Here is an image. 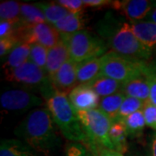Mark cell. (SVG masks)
Masks as SVG:
<instances>
[{"label":"cell","mask_w":156,"mask_h":156,"mask_svg":"<svg viewBox=\"0 0 156 156\" xmlns=\"http://www.w3.org/2000/svg\"><path fill=\"white\" fill-rule=\"evenodd\" d=\"M51 114L47 108L29 114L14 131L15 135L32 149L45 156L52 155L61 146Z\"/></svg>","instance_id":"6da1fadb"},{"label":"cell","mask_w":156,"mask_h":156,"mask_svg":"<svg viewBox=\"0 0 156 156\" xmlns=\"http://www.w3.org/2000/svg\"><path fill=\"white\" fill-rule=\"evenodd\" d=\"M47 108L62 135L71 141L86 142L87 137L77 112L73 108L67 94L57 91L46 100Z\"/></svg>","instance_id":"7a4b0ae2"},{"label":"cell","mask_w":156,"mask_h":156,"mask_svg":"<svg viewBox=\"0 0 156 156\" xmlns=\"http://www.w3.org/2000/svg\"><path fill=\"white\" fill-rule=\"evenodd\" d=\"M108 36V45L113 52L131 61H147L153 50L143 44L133 32L131 24L122 23L116 27L111 26Z\"/></svg>","instance_id":"3957f363"},{"label":"cell","mask_w":156,"mask_h":156,"mask_svg":"<svg viewBox=\"0 0 156 156\" xmlns=\"http://www.w3.org/2000/svg\"><path fill=\"white\" fill-rule=\"evenodd\" d=\"M77 115L86 134L85 143L89 150L97 147L115 150L109 139V130L113 123L110 117L99 108L78 111Z\"/></svg>","instance_id":"277c9868"},{"label":"cell","mask_w":156,"mask_h":156,"mask_svg":"<svg viewBox=\"0 0 156 156\" xmlns=\"http://www.w3.org/2000/svg\"><path fill=\"white\" fill-rule=\"evenodd\" d=\"M5 79L9 82L24 85L28 89L37 90L45 101L56 91L47 72L30 61L5 72Z\"/></svg>","instance_id":"5b68a950"},{"label":"cell","mask_w":156,"mask_h":156,"mask_svg":"<svg viewBox=\"0 0 156 156\" xmlns=\"http://www.w3.org/2000/svg\"><path fill=\"white\" fill-rule=\"evenodd\" d=\"M61 37L67 46L70 59L76 63L106 54L104 42L83 30L70 35H61Z\"/></svg>","instance_id":"8992f818"},{"label":"cell","mask_w":156,"mask_h":156,"mask_svg":"<svg viewBox=\"0 0 156 156\" xmlns=\"http://www.w3.org/2000/svg\"><path fill=\"white\" fill-rule=\"evenodd\" d=\"M140 75H142L141 62L131 61L113 51L107 52L101 56V76L115 79L124 84Z\"/></svg>","instance_id":"52a82bcc"},{"label":"cell","mask_w":156,"mask_h":156,"mask_svg":"<svg viewBox=\"0 0 156 156\" xmlns=\"http://www.w3.org/2000/svg\"><path fill=\"white\" fill-rule=\"evenodd\" d=\"M17 27V26H16ZM15 37L18 42L28 44H40L47 49L53 48L62 41L61 34L48 23H38L31 26L17 27Z\"/></svg>","instance_id":"ba28073f"},{"label":"cell","mask_w":156,"mask_h":156,"mask_svg":"<svg viewBox=\"0 0 156 156\" xmlns=\"http://www.w3.org/2000/svg\"><path fill=\"white\" fill-rule=\"evenodd\" d=\"M1 107L9 111H25L34 107L42 106L44 98L30 89H9L0 95Z\"/></svg>","instance_id":"9c48e42d"},{"label":"cell","mask_w":156,"mask_h":156,"mask_svg":"<svg viewBox=\"0 0 156 156\" xmlns=\"http://www.w3.org/2000/svg\"><path fill=\"white\" fill-rule=\"evenodd\" d=\"M155 2L148 0H125L113 1L111 6L115 10L122 11L125 17L134 23L147 18Z\"/></svg>","instance_id":"30bf717a"},{"label":"cell","mask_w":156,"mask_h":156,"mask_svg":"<svg viewBox=\"0 0 156 156\" xmlns=\"http://www.w3.org/2000/svg\"><path fill=\"white\" fill-rule=\"evenodd\" d=\"M68 97L76 112L95 109L99 106L100 96L89 84L76 85L69 93Z\"/></svg>","instance_id":"8fae6325"},{"label":"cell","mask_w":156,"mask_h":156,"mask_svg":"<svg viewBox=\"0 0 156 156\" xmlns=\"http://www.w3.org/2000/svg\"><path fill=\"white\" fill-rule=\"evenodd\" d=\"M77 64L69 59L51 77L53 86L57 91L68 94L78 85Z\"/></svg>","instance_id":"7c38bea8"},{"label":"cell","mask_w":156,"mask_h":156,"mask_svg":"<svg viewBox=\"0 0 156 156\" xmlns=\"http://www.w3.org/2000/svg\"><path fill=\"white\" fill-rule=\"evenodd\" d=\"M69 59L70 56L69 50L62 40L53 48L49 49L45 70L50 79L56 74V71Z\"/></svg>","instance_id":"4fadbf2b"},{"label":"cell","mask_w":156,"mask_h":156,"mask_svg":"<svg viewBox=\"0 0 156 156\" xmlns=\"http://www.w3.org/2000/svg\"><path fill=\"white\" fill-rule=\"evenodd\" d=\"M122 92L126 96L134 97L144 102L150 101L149 84L143 75L133 78L123 84Z\"/></svg>","instance_id":"5bb4252c"},{"label":"cell","mask_w":156,"mask_h":156,"mask_svg":"<svg viewBox=\"0 0 156 156\" xmlns=\"http://www.w3.org/2000/svg\"><path fill=\"white\" fill-rule=\"evenodd\" d=\"M101 56L82 62L77 64L78 84H88L101 76Z\"/></svg>","instance_id":"9a60e30c"},{"label":"cell","mask_w":156,"mask_h":156,"mask_svg":"<svg viewBox=\"0 0 156 156\" xmlns=\"http://www.w3.org/2000/svg\"><path fill=\"white\" fill-rule=\"evenodd\" d=\"M30 54V44L19 42L12 49L3 65L5 73L13 70L29 61Z\"/></svg>","instance_id":"2e32d148"},{"label":"cell","mask_w":156,"mask_h":156,"mask_svg":"<svg viewBox=\"0 0 156 156\" xmlns=\"http://www.w3.org/2000/svg\"><path fill=\"white\" fill-rule=\"evenodd\" d=\"M37 153L20 140L6 139L1 141L0 156H38Z\"/></svg>","instance_id":"e0dca14e"},{"label":"cell","mask_w":156,"mask_h":156,"mask_svg":"<svg viewBox=\"0 0 156 156\" xmlns=\"http://www.w3.org/2000/svg\"><path fill=\"white\" fill-rule=\"evenodd\" d=\"M88 84L101 98L121 92L122 91L123 87V83H122L104 76H98Z\"/></svg>","instance_id":"ac0fdd59"},{"label":"cell","mask_w":156,"mask_h":156,"mask_svg":"<svg viewBox=\"0 0 156 156\" xmlns=\"http://www.w3.org/2000/svg\"><path fill=\"white\" fill-rule=\"evenodd\" d=\"M133 32L146 46L152 48L156 44V23L151 21H140L131 23Z\"/></svg>","instance_id":"d6986e66"},{"label":"cell","mask_w":156,"mask_h":156,"mask_svg":"<svg viewBox=\"0 0 156 156\" xmlns=\"http://www.w3.org/2000/svg\"><path fill=\"white\" fill-rule=\"evenodd\" d=\"M46 22L44 13L35 4H21L20 10V22L16 25L17 27L21 26H31L38 23H44Z\"/></svg>","instance_id":"ffe728a7"},{"label":"cell","mask_w":156,"mask_h":156,"mask_svg":"<svg viewBox=\"0 0 156 156\" xmlns=\"http://www.w3.org/2000/svg\"><path fill=\"white\" fill-rule=\"evenodd\" d=\"M61 35H70L83 30L84 27L83 16L81 13H69L59 22L53 25Z\"/></svg>","instance_id":"44dd1931"},{"label":"cell","mask_w":156,"mask_h":156,"mask_svg":"<svg viewBox=\"0 0 156 156\" xmlns=\"http://www.w3.org/2000/svg\"><path fill=\"white\" fill-rule=\"evenodd\" d=\"M128 133L123 122H113L109 130V139L115 150L123 154L127 153L128 149Z\"/></svg>","instance_id":"7402d4cb"},{"label":"cell","mask_w":156,"mask_h":156,"mask_svg":"<svg viewBox=\"0 0 156 156\" xmlns=\"http://www.w3.org/2000/svg\"><path fill=\"white\" fill-rule=\"evenodd\" d=\"M125 97L126 95L122 91L106 97H101L99 101L98 108L104 112L111 118L113 122H115Z\"/></svg>","instance_id":"603a6c76"},{"label":"cell","mask_w":156,"mask_h":156,"mask_svg":"<svg viewBox=\"0 0 156 156\" xmlns=\"http://www.w3.org/2000/svg\"><path fill=\"white\" fill-rule=\"evenodd\" d=\"M36 5L44 13L46 22L51 25L56 24L70 12L57 3H36Z\"/></svg>","instance_id":"cb8c5ba5"},{"label":"cell","mask_w":156,"mask_h":156,"mask_svg":"<svg viewBox=\"0 0 156 156\" xmlns=\"http://www.w3.org/2000/svg\"><path fill=\"white\" fill-rule=\"evenodd\" d=\"M122 122L125 125L128 135L131 138L137 137L142 134L147 125L143 110L134 112L125 118Z\"/></svg>","instance_id":"d4e9b609"},{"label":"cell","mask_w":156,"mask_h":156,"mask_svg":"<svg viewBox=\"0 0 156 156\" xmlns=\"http://www.w3.org/2000/svg\"><path fill=\"white\" fill-rule=\"evenodd\" d=\"M20 10L21 4L17 1H2L0 4L1 20L8 21L17 25L20 22Z\"/></svg>","instance_id":"484cf974"},{"label":"cell","mask_w":156,"mask_h":156,"mask_svg":"<svg viewBox=\"0 0 156 156\" xmlns=\"http://www.w3.org/2000/svg\"><path fill=\"white\" fill-rule=\"evenodd\" d=\"M146 102H144L143 101L136 99L134 97H130V96H126L121 106L120 110L117 114L115 122H122L124 119L127 118L128 115H132L134 112L142 110Z\"/></svg>","instance_id":"4316f807"},{"label":"cell","mask_w":156,"mask_h":156,"mask_svg":"<svg viewBox=\"0 0 156 156\" xmlns=\"http://www.w3.org/2000/svg\"><path fill=\"white\" fill-rule=\"evenodd\" d=\"M141 73L149 84L150 102L156 106V62H141Z\"/></svg>","instance_id":"83f0119b"},{"label":"cell","mask_w":156,"mask_h":156,"mask_svg":"<svg viewBox=\"0 0 156 156\" xmlns=\"http://www.w3.org/2000/svg\"><path fill=\"white\" fill-rule=\"evenodd\" d=\"M48 51L49 49L45 48L44 46L40 44H30V54L29 61L32 62L38 67L44 69L45 70L47 57H48ZM46 71V70H45Z\"/></svg>","instance_id":"f1b7e54d"},{"label":"cell","mask_w":156,"mask_h":156,"mask_svg":"<svg viewBox=\"0 0 156 156\" xmlns=\"http://www.w3.org/2000/svg\"><path fill=\"white\" fill-rule=\"evenodd\" d=\"M142 110L145 116L147 126L156 130V106L148 101L146 102Z\"/></svg>","instance_id":"f546056e"},{"label":"cell","mask_w":156,"mask_h":156,"mask_svg":"<svg viewBox=\"0 0 156 156\" xmlns=\"http://www.w3.org/2000/svg\"><path fill=\"white\" fill-rule=\"evenodd\" d=\"M56 3L71 13H81L85 6L83 0H58Z\"/></svg>","instance_id":"4dcf8cb0"},{"label":"cell","mask_w":156,"mask_h":156,"mask_svg":"<svg viewBox=\"0 0 156 156\" xmlns=\"http://www.w3.org/2000/svg\"><path fill=\"white\" fill-rule=\"evenodd\" d=\"M17 43H19V42L15 36L0 39V56H1V58H3L6 55H9L10 52L16 46Z\"/></svg>","instance_id":"1f68e13d"},{"label":"cell","mask_w":156,"mask_h":156,"mask_svg":"<svg viewBox=\"0 0 156 156\" xmlns=\"http://www.w3.org/2000/svg\"><path fill=\"white\" fill-rule=\"evenodd\" d=\"M16 24L8 21L1 20L0 22V38L14 37L16 34Z\"/></svg>","instance_id":"d6a6232c"},{"label":"cell","mask_w":156,"mask_h":156,"mask_svg":"<svg viewBox=\"0 0 156 156\" xmlns=\"http://www.w3.org/2000/svg\"><path fill=\"white\" fill-rule=\"evenodd\" d=\"M87 148L79 142H73L68 146L65 156H87Z\"/></svg>","instance_id":"836d02e7"},{"label":"cell","mask_w":156,"mask_h":156,"mask_svg":"<svg viewBox=\"0 0 156 156\" xmlns=\"http://www.w3.org/2000/svg\"><path fill=\"white\" fill-rule=\"evenodd\" d=\"M89 151L95 156H124L123 154L118 151L105 148L102 147H97L94 149H90Z\"/></svg>","instance_id":"e575fe53"},{"label":"cell","mask_w":156,"mask_h":156,"mask_svg":"<svg viewBox=\"0 0 156 156\" xmlns=\"http://www.w3.org/2000/svg\"><path fill=\"white\" fill-rule=\"evenodd\" d=\"M83 1L85 6L94 7V8L112 5V3H113V1H109V0H83Z\"/></svg>","instance_id":"d590c367"},{"label":"cell","mask_w":156,"mask_h":156,"mask_svg":"<svg viewBox=\"0 0 156 156\" xmlns=\"http://www.w3.org/2000/svg\"><path fill=\"white\" fill-rule=\"evenodd\" d=\"M149 156H156V133L153 134L151 137Z\"/></svg>","instance_id":"8d00e7d4"},{"label":"cell","mask_w":156,"mask_h":156,"mask_svg":"<svg viewBox=\"0 0 156 156\" xmlns=\"http://www.w3.org/2000/svg\"><path fill=\"white\" fill-rule=\"evenodd\" d=\"M147 21H151V22L155 23H156V2L154 7H153V9H152V11L149 13V15L147 16Z\"/></svg>","instance_id":"74e56055"},{"label":"cell","mask_w":156,"mask_h":156,"mask_svg":"<svg viewBox=\"0 0 156 156\" xmlns=\"http://www.w3.org/2000/svg\"><path fill=\"white\" fill-rule=\"evenodd\" d=\"M128 156H149V155H147L145 154H143V153H141V152H139V151H134L133 153H131Z\"/></svg>","instance_id":"f35d334b"},{"label":"cell","mask_w":156,"mask_h":156,"mask_svg":"<svg viewBox=\"0 0 156 156\" xmlns=\"http://www.w3.org/2000/svg\"><path fill=\"white\" fill-rule=\"evenodd\" d=\"M87 156H95L89 150H88V152H87Z\"/></svg>","instance_id":"ab89813d"}]
</instances>
